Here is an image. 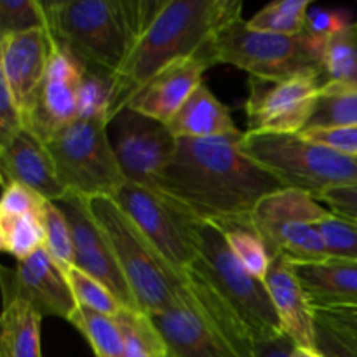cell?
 Listing matches in <instances>:
<instances>
[{"label": "cell", "instance_id": "6da1fadb", "mask_svg": "<svg viewBox=\"0 0 357 357\" xmlns=\"http://www.w3.org/2000/svg\"><path fill=\"white\" fill-rule=\"evenodd\" d=\"M243 138L241 131L218 138L178 139L160 192L204 223L251 216L261 199L284 187L244 153Z\"/></svg>", "mask_w": 357, "mask_h": 357}, {"label": "cell", "instance_id": "7a4b0ae2", "mask_svg": "<svg viewBox=\"0 0 357 357\" xmlns=\"http://www.w3.org/2000/svg\"><path fill=\"white\" fill-rule=\"evenodd\" d=\"M241 17V0H164L110 82L108 124L157 73L178 59L201 54L223 28Z\"/></svg>", "mask_w": 357, "mask_h": 357}, {"label": "cell", "instance_id": "3957f363", "mask_svg": "<svg viewBox=\"0 0 357 357\" xmlns=\"http://www.w3.org/2000/svg\"><path fill=\"white\" fill-rule=\"evenodd\" d=\"M162 6L164 0L44 2L54 47L110 82Z\"/></svg>", "mask_w": 357, "mask_h": 357}, {"label": "cell", "instance_id": "277c9868", "mask_svg": "<svg viewBox=\"0 0 357 357\" xmlns=\"http://www.w3.org/2000/svg\"><path fill=\"white\" fill-rule=\"evenodd\" d=\"M185 274L199 282L253 342L286 335L265 281L251 275L241 265L215 223L202 227L201 253Z\"/></svg>", "mask_w": 357, "mask_h": 357}, {"label": "cell", "instance_id": "5b68a950", "mask_svg": "<svg viewBox=\"0 0 357 357\" xmlns=\"http://www.w3.org/2000/svg\"><path fill=\"white\" fill-rule=\"evenodd\" d=\"M87 202L94 220L110 243L139 310L146 316H155L181 305L185 274L174 271L160 257L114 199L94 197L87 199Z\"/></svg>", "mask_w": 357, "mask_h": 357}, {"label": "cell", "instance_id": "8992f818", "mask_svg": "<svg viewBox=\"0 0 357 357\" xmlns=\"http://www.w3.org/2000/svg\"><path fill=\"white\" fill-rule=\"evenodd\" d=\"M244 153L271 171L284 188L319 199L324 192L357 185V159L309 139L302 132H244Z\"/></svg>", "mask_w": 357, "mask_h": 357}, {"label": "cell", "instance_id": "52a82bcc", "mask_svg": "<svg viewBox=\"0 0 357 357\" xmlns=\"http://www.w3.org/2000/svg\"><path fill=\"white\" fill-rule=\"evenodd\" d=\"M323 47L324 42L307 33L278 35L251 30L241 17L216 35L206 56L213 66L232 65L255 79L281 82L307 73L323 75Z\"/></svg>", "mask_w": 357, "mask_h": 357}, {"label": "cell", "instance_id": "ba28073f", "mask_svg": "<svg viewBox=\"0 0 357 357\" xmlns=\"http://www.w3.org/2000/svg\"><path fill=\"white\" fill-rule=\"evenodd\" d=\"M65 188L86 199L114 197L126 183L107 119L77 117L45 142Z\"/></svg>", "mask_w": 357, "mask_h": 357}, {"label": "cell", "instance_id": "9c48e42d", "mask_svg": "<svg viewBox=\"0 0 357 357\" xmlns=\"http://www.w3.org/2000/svg\"><path fill=\"white\" fill-rule=\"evenodd\" d=\"M330 209L296 188H281L258 202L251 222L272 258L291 265L319 264L330 258L317 223Z\"/></svg>", "mask_w": 357, "mask_h": 357}, {"label": "cell", "instance_id": "30bf717a", "mask_svg": "<svg viewBox=\"0 0 357 357\" xmlns=\"http://www.w3.org/2000/svg\"><path fill=\"white\" fill-rule=\"evenodd\" d=\"M112 199L174 271L185 274L197 260L204 222L180 202L131 181H126Z\"/></svg>", "mask_w": 357, "mask_h": 357}, {"label": "cell", "instance_id": "8fae6325", "mask_svg": "<svg viewBox=\"0 0 357 357\" xmlns=\"http://www.w3.org/2000/svg\"><path fill=\"white\" fill-rule=\"evenodd\" d=\"M108 132L126 180L160 192V181L178 146L167 124L128 107L112 119Z\"/></svg>", "mask_w": 357, "mask_h": 357}, {"label": "cell", "instance_id": "7c38bea8", "mask_svg": "<svg viewBox=\"0 0 357 357\" xmlns=\"http://www.w3.org/2000/svg\"><path fill=\"white\" fill-rule=\"evenodd\" d=\"M326 86L323 75L291 77L281 82H265L250 77L246 101L250 132L305 131L321 91Z\"/></svg>", "mask_w": 357, "mask_h": 357}, {"label": "cell", "instance_id": "4fadbf2b", "mask_svg": "<svg viewBox=\"0 0 357 357\" xmlns=\"http://www.w3.org/2000/svg\"><path fill=\"white\" fill-rule=\"evenodd\" d=\"M54 204L61 209L72 230L75 267L101 282L126 309L139 310L128 279L122 274L117 258L112 251L110 243L91 213L87 199L68 192Z\"/></svg>", "mask_w": 357, "mask_h": 357}, {"label": "cell", "instance_id": "5bb4252c", "mask_svg": "<svg viewBox=\"0 0 357 357\" xmlns=\"http://www.w3.org/2000/svg\"><path fill=\"white\" fill-rule=\"evenodd\" d=\"M16 296L30 303L42 317L72 319L79 309L65 272L42 248L17 261L14 271L3 268V298Z\"/></svg>", "mask_w": 357, "mask_h": 357}, {"label": "cell", "instance_id": "9a60e30c", "mask_svg": "<svg viewBox=\"0 0 357 357\" xmlns=\"http://www.w3.org/2000/svg\"><path fill=\"white\" fill-rule=\"evenodd\" d=\"M84 70L66 52L54 47L35 103L23 115V126L40 142L79 117V93Z\"/></svg>", "mask_w": 357, "mask_h": 357}, {"label": "cell", "instance_id": "2e32d148", "mask_svg": "<svg viewBox=\"0 0 357 357\" xmlns=\"http://www.w3.org/2000/svg\"><path fill=\"white\" fill-rule=\"evenodd\" d=\"M52 52L54 44L47 28L0 37V79L9 87L21 115L35 103Z\"/></svg>", "mask_w": 357, "mask_h": 357}, {"label": "cell", "instance_id": "e0dca14e", "mask_svg": "<svg viewBox=\"0 0 357 357\" xmlns=\"http://www.w3.org/2000/svg\"><path fill=\"white\" fill-rule=\"evenodd\" d=\"M0 171L2 185H24L49 202H58L68 194L45 143L26 128L0 143Z\"/></svg>", "mask_w": 357, "mask_h": 357}, {"label": "cell", "instance_id": "ac0fdd59", "mask_svg": "<svg viewBox=\"0 0 357 357\" xmlns=\"http://www.w3.org/2000/svg\"><path fill=\"white\" fill-rule=\"evenodd\" d=\"M211 68L204 54H195L174 61L162 72L157 73L128 105L132 110L152 117L155 121L167 122L180 110L194 89L202 84V75ZM126 107V108H128Z\"/></svg>", "mask_w": 357, "mask_h": 357}, {"label": "cell", "instance_id": "d6986e66", "mask_svg": "<svg viewBox=\"0 0 357 357\" xmlns=\"http://www.w3.org/2000/svg\"><path fill=\"white\" fill-rule=\"evenodd\" d=\"M166 345L167 357H241L185 300L176 309L150 316Z\"/></svg>", "mask_w": 357, "mask_h": 357}, {"label": "cell", "instance_id": "ffe728a7", "mask_svg": "<svg viewBox=\"0 0 357 357\" xmlns=\"http://www.w3.org/2000/svg\"><path fill=\"white\" fill-rule=\"evenodd\" d=\"M265 286L286 335L295 342L296 347L317 351L316 310L296 275L295 267L282 258H272Z\"/></svg>", "mask_w": 357, "mask_h": 357}, {"label": "cell", "instance_id": "44dd1931", "mask_svg": "<svg viewBox=\"0 0 357 357\" xmlns=\"http://www.w3.org/2000/svg\"><path fill=\"white\" fill-rule=\"evenodd\" d=\"M293 267L316 312L357 309V261L328 258Z\"/></svg>", "mask_w": 357, "mask_h": 357}, {"label": "cell", "instance_id": "7402d4cb", "mask_svg": "<svg viewBox=\"0 0 357 357\" xmlns=\"http://www.w3.org/2000/svg\"><path fill=\"white\" fill-rule=\"evenodd\" d=\"M167 128L178 139H206L241 132L234 124L229 107H225L204 82L195 87L167 122Z\"/></svg>", "mask_w": 357, "mask_h": 357}, {"label": "cell", "instance_id": "603a6c76", "mask_svg": "<svg viewBox=\"0 0 357 357\" xmlns=\"http://www.w3.org/2000/svg\"><path fill=\"white\" fill-rule=\"evenodd\" d=\"M44 317L24 300L3 298L0 357H42L40 324Z\"/></svg>", "mask_w": 357, "mask_h": 357}, {"label": "cell", "instance_id": "cb8c5ba5", "mask_svg": "<svg viewBox=\"0 0 357 357\" xmlns=\"http://www.w3.org/2000/svg\"><path fill=\"white\" fill-rule=\"evenodd\" d=\"M225 236L227 244L234 257L241 261L244 268L260 281H265L271 268L272 257L267 244L253 227L251 216L248 218L229 220V222L215 223Z\"/></svg>", "mask_w": 357, "mask_h": 357}, {"label": "cell", "instance_id": "d4e9b609", "mask_svg": "<svg viewBox=\"0 0 357 357\" xmlns=\"http://www.w3.org/2000/svg\"><path fill=\"white\" fill-rule=\"evenodd\" d=\"M347 126H357V89L347 84H326L317 98L305 131Z\"/></svg>", "mask_w": 357, "mask_h": 357}, {"label": "cell", "instance_id": "484cf974", "mask_svg": "<svg viewBox=\"0 0 357 357\" xmlns=\"http://www.w3.org/2000/svg\"><path fill=\"white\" fill-rule=\"evenodd\" d=\"M44 215L0 216V248L17 261L44 248Z\"/></svg>", "mask_w": 357, "mask_h": 357}, {"label": "cell", "instance_id": "4316f807", "mask_svg": "<svg viewBox=\"0 0 357 357\" xmlns=\"http://www.w3.org/2000/svg\"><path fill=\"white\" fill-rule=\"evenodd\" d=\"M114 319L124 338V357H167L162 337L150 316L124 309Z\"/></svg>", "mask_w": 357, "mask_h": 357}, {"label": "cell", "instance_id": "83f0119b", "mask_svg": "<svg viewBox=\"0 0 357 357\" xmlns=\"http://www.w3.org/2000/svg\"><path fill=\"white\" fill-rule=\"evenodd\" d=\"M70 324L86 337L96 357H124V338L114 317L79 307Z\"/></svg>", "mask_w": 357, "mask_h": 357}, {"label": "cell", "instance_id": "f1b7e54d", "mask_svg": "<svg viewBox=\"0 0 357 357\" xmlns=\"http://www.w3.org/2000/svg\"><path fill=\"white\" fill-rule=\"evenodd\" d=\"M310 0H278L258 10L248 26L278 35H302L305 31Z\"/></svg>", "mask_w": 357, "mask_h": 357}, {"label": "cell", "instance_id": "f546056e", "mask_svg": "<svg viewBox=\"0 0 357 357\" xmlns=\"http://www.w3.org/2000/svg\"><path fill=\"white\" fill-rule=\"evenodd\" d=\"M357 73V21L324 42L323 75L326 84L351 82Z\"/></svg>", "mask_w": 357, "mask_h": 357}, {"label": "cell", "instance_id": "4dcf8cb0", "mask_svg": "<svg viewBox=\"0 0 357 357\" xmlns=\"http://www.w3.org/2000/svg\"><path fill=\"white\" fill-rule=\"evenodd\" d=\"M44 229V250L66 274L70 268L75 267V248H73L72 230H70L68 222L54 202H47V206H45Z\"/></svg>", "mask_w": 357, "mask_h": 357}, {"label": "cell", "instance_id": "1f68e13d", "mask_svg": "<svg viewBox=\"0 0 357 357\" xmlns=\"http://www.w3.org/2000/svg\"><path fill=\"white\" fill-rule=\"evenodd\" d=\"M66 278H68L79 307L94 310V312L108 317H117L126 309L101 282H98L96 279L87 275L80 268L72 267L66 272Z\"/></svg>", "mask_w": 357, "mask_h": 357}, {"label": "cell", "instance_id": "d6a6232c", "mask_svg": "<svg viewBox=\"0 0 357 357\" xmlns=\"http://www.w3.org/2000/svg\"><path fill=\"white\" fill-rule=\"evenodd\" d=\"M330 258L357 261V222L337 213H328L317 223Z\"/></svg>", "mask_w": 357, "mask_h": 357}, {"label": "cell", "instance_id": "836d02e7", "mask_svg": "<svg viewBox=\"0 0 357 357\" xmlns=\"http://www.w3.org/2000/svg\"><path fill=\"white\" fill-rule=\"evenodd\" d=\"M47 28L44 2L38 0H0V37Z\"/></svg>", "mask_w": 357, "mask_h": 357}, {"label": "cell", "instance_id": "e575fe53", "mask_svg": "<svg viewBox=\"0 0 357 357\" xmlns=\"http://www.w3.org/2000/svg\"><path fill=\"white\" fill-rule=\"evenodd\" d=\"M352 24H354V20H352V14L347 9L316 7V9H309L303 33L319 42H326L347 30Z\"/></svg>", "mask_w": 357, "mask_h": 357}, {"label": "cell", "instance_id": "d590c367", "mask_svg": "<svg viewBox=\"0 0 357 357\" xmlns=\"http://www.w3.org/2000/svg\"><path fill=\"white\" fill-rule=\"evenodd\" d=\"M108 98H110V80L84 72L79 93V117L108 121Z\"/></svg>", "mask_w": 357, "mask_h": 357}, {"label": "cell", "instance_id": "8d00e7d4", "mask_svg": "<svg viewBox=\"0 0 357 357\" xmlns=\"http://www.w3.org/2000/svg\"><path fill=\"white\" fill-rule=\"evenodd\" d=\"M45 201L42 195L31 188L20 183L3 185L2 202H0V216H24V215H44Z\"/></svg>", "mask_w": 357, "mask_h": 357}, {"label": "cell", "instance_id": "74e56055", "mask_svg": "<svg viewBox=\"0 0 357 357\" xmlns=\"http://www.w3.org/2000/svg\"><path fill=\"white\" fill-rule=\"evenodd\" d=\"M303 136L309 139L337 152L345 153L349 157L357 159V126H347V128H331V129H312V131H303Z\"/></svg>", "mask_w": 357, "mask_h": 357}, {"label": "cell", "instance_id": "f35d334b", "mask_svg": "<svg viewBox=\"0 0 357 357\" xmlns=\"http://www.w3.org/2000/svg\"><path fill=\"white\" fill-rule=\"evenodd\" d=\"M23 128V115L20 107L14 101L7 84L0 79V143L13 138Z\"/></svg>", "mask_w": 357, "mask_h": 357}, {"label": "cell", "instance_id": "ab89813d", "mask_svg": "<svg viewBox=\"0 0 357 357\" xmlns=\"http://www.w3.org/2000/svg\"><path fill=\"white\" fill-rule=\"evenodd\" d=\"M317 201L326 206L331 213H337V215L357 222V185L331 188V190L324 192Z\"/></svg>", "mask_w": 357, "mask_h": 357}, {"label": "cell", "instance_id": "60d3db41", "mask_svg": "<svg viewBox=\"0 0 357 357\" xmlns=\"http://www.w3.org/2000/svg\"><path fill=\"white\" fill-rule=\"evenodd\" d=\"M317 321V349L328 357H357V344Z\"/></svg>", "mask_w": 357, "mask_h": 357}, {"label": "cell", "instance_id": "b9f144b4", "mask_svg": "<svg viewBox=\"0 0 357 357\" xmlns=\"http://www.w3.org/2000/svg\"><path fill=\"white\" fill-rule=\"evenodd\" d=\"M316 317L338 335L357 344V309L317 310Z\"/></svg>", "mask_w": 357, "mask_h": 357}, {"label": "cell", "instance_id": "7bdbcfd3", "mask_svg": "<svg viewBox=\"0 0 357 357\" xmlns=\"http://www.w3.org/2000/svg\"><path fill=\"white\" fill-rule=\"evenodd\" d=\"M295 347V342L288 335H281L271 340L255 342L251 357H291Z\"/></svg>", "mask_w": 357, "mask_h": 357}, {"label": "cell", "instance_id": "ee69618b", "mask_svg": "<svg viewBox=\"0 0 357 357\" xmlns=\"http://www.w3.org/2000/svg\"><path fill=\"white\" fill-rule=\"evenodd\" d=\"M291 357H328L324 356L323 352L317 349V351H312V349H303V347H295Z\"/></svg>", "mask_w": 357, "mask_h": 357}, {"label": "cell", "instance_id": "f6af8a7d", "mask_svg": "<svg viewBox=\"0 0 357 357\" xmlns=\"http://www.w3.org/2000/svg\"><path fill=\"white\" fill-rule=\"evenodd\" d=\"M345 84H347V86H351V87H356V89H357V73H356L354 79L351 80V82H345Z\"/></svg>", "mask_w": 357, "mask_h": 357}]
</instances>
